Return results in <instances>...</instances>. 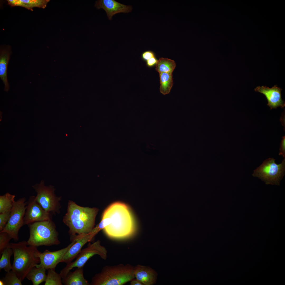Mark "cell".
<instances>
[{
  "instance_id": "cell-1",
  "label": "cell",
  "mask_w": 285,
  "mask_h": 285,
  "mask_svg": "<svg viewBox=\"0 0 285 285\" xmlns=\"http://www.w3.org/2000/svg\"><path fill=\"white\" fill-rule=\"evenodd\" d=\"M111 219V222L103 229L110 238L116 239L130 237L135 232V223L131 210L126 204L120 202L110 206L103 213L102 218Z\"/></svg>"
},
{
  "instance_id": "cell-2",
  "label": "cell",
  "mask_w": 285,
  "mask_h": 285,
  "mask_svg": "<svg viewBox=\"0 0 285 285\" xmlns=\"http://www.w3.org/2000/svg\"><path fill=\"white\" fill-rule=\"evenodd\" d=\"M98 211L96 208L83 207L69 202L64 222L69 228V233L73 237L72 241L76 236L87 234L92 230Z\"/></svg>"
},
{
  "instance_id": "cell-3",
  "label": "cell",
  "mask_w": 285,
  "mask_h": 285,
  "mask_svg": "<svg viewBox=\"0 0 285 285\" xmlns=\"http://www.w3.org/2000/svg\"><path fill=\"white\" fill-rule=\"evenodd\" d=\"M14 255L12 270L22 282L30 270L40 263V258L36 253L39 250L37 247L29 245L23 240L17 243H10Z\"/></svg>"
},
{
  "instance_id": "cell-4",
  "label": "cell",
  "mask_w": 285,
  "mask_h": 285,
  "mask_svg": "<svg viewBox=\"0 0 285 285\" xmlns=\"http://www.w3.org/2000/svg\"><path fill=\"white\" fill-rule=\"evenodd\" d=\"M134 267L121 264L104 267L92 278L91 285H122L135 278Z\"/></svg>"
},
{
  "instance_id": "cell-5",
  "label": "cell",
  "mask_w": 285,
  "mask_h": 285,
  "mask_svg": "<svg viewBox=\"0 0 285 285\" xmlns=\"http://www.w3.org/2000/svg\"><path fill=\"white\" fill-rule=\"evenodd\" d=\"M30 236L28 245L36 247L58 245L60 242L54 223L51 220L35 222L28 225Z\"/></svg>"
},
{
  "instance_id": "cell-6",
  "label": "cell",
  "mask_w": 285,
  "mask_h": 285,
  "mask_svg": "<svg viewBox=\"0 0 285 285\" xmlns=\"http://www.w3.org/2000/svg\"><path fill=\"white\" fill-rule=\"evenodd\" d=\"M275 159L269 158L254 171L252 175L264 182L267 184L279 185L281 180L285 174V158L277 164Z\"/></svg>"
},
{
  "instance_id": "cell-7",
  "label": "cell",
  "mask_w": 285,
  "mask_h": 285,
  "mask_svg": "<svg viewBox=\"0 0 285 285\" xmlns=\"http://www.w3.org/2000/svg\"><path fill=\"white\" fill-rule=\"evenodd\" d=\"M107 251L105 247L101 244L98 240L92 244L89 243L86 248L81 250L76 257L74 261L67 264L66 265L60 272L62 279L64 278L70 270L74 267H83L88 260L93 255H98L105 260L107 257Z\"/></svg>"
},
{
  "instance_id": "cell-8",
  "label": "cell",
  "mask_w": 285,
  "mask_h": 285,
  "mask_svg": "<svg viewBox=\"0 0 285 285\" xmlns=\"http://www.w3.org/2000/svg\"><path fill=\"white\" fill-rule=\"evenodd\" d=\"M25 201V198L23 197L15 201L8 222L3 230L0 231L7 232L15 241L18 240L19 231L24 225V218L26 203Z\"/></svg>"
},
{
  "instance_id": "cell-9",
  "label": "cell",
  "mask_w": 285,
  "mask_h": 285,
  "mask_svg": "<svg viewBox=\"0 0 285 285\" xmlns=\"http://www.w3.org/2000/svg\"><path fill=\"white\" fill-rule=\"evenodd\" d=\"M32 187L37 193V201L46 211L49 213H59L60 198L55 194L53 187L45 186L44 181L42 180L39 184L37 183Z\"/></svg>"
},
{
  "instance_id": "cell-10",
  "label": "cell",
  "mask_w": 285,
  "mask_h": 285,
  "mask_svg": "<svg viewBox=\"0 0 285 285\" xmlns=\"http://www.w3.org/2000/svg\"><path fill=\"white\" fill-rule=\"evenodd\" d=\"M27 203L24 218V225L51 220L50 213L43 209L37 201L36 196L30 197Z\"/></svg>"
},
{
  "instance_id": "cell-11",
  "label": "cell",
  "mask_w": 285,
  "mask_h": 285,
  "mask_svg": "<svg viewBox=\"0 0 285 285\" xmlns=\"http://www.w3.org/2000/svg\"><path fill=\"white\" fill-rule=\"evenodd\" d=\"M74 239L66 247L54 251L46 249L42 253L39 251L36 253V256L40 259L39 264H36V267H42L46 270L55 269L57 265L61 263L62 259L66 252L76 241Z\"/></svg>"
},
{
  "instance_id": "cell-12",
  "label": "cell",
  "mask_w": 285,
  "mask_h": 285,
  "mask_svg": "<svg viewBox=\"0 0 285 285\" xmlns=\"http://www.w3.org/2000/svg\"><path fill=\"white\" fill-rule=\"evenodd\" d=\"M282 89L275 85L271 88L266 86H257L254 89L255 91L263 94L268 101L267 105L270 109L278 107L283 108L285 106V102L282 99L281 91Z\"/></svg>"
},
{
  "instance_id": "cell-13",
  "label": "cell",
  "mask_w": 285,
  "mask_h": 285,
  "mask_svg": "<svg viewBox=\"0 0 285 285\" xmlns=\"http://www.w3.org/2000/svg\"><path fill=\"white\" fill-rule=\"evenodd\" d=\"M97 234L93 229L87 234L76 236L74 239L76 240V242L66 252L63 258L61 263H65L67 264L72 262L81 251L83 246L88 242H90Z\"/></svg>"
},
{
  "instance_id": "cell-14",
  "label": "cell",
  "mask_w": 285,
  "mask_h": 285,
  "mask_svg": "<svg viewBox=\"0 0 285 285\" xmlns=\"http://www.w3.org/2000/svg\"><path fill=\"white\" fill-rule=\"evenodd\" d=\"M95 7L97 8H102L106 11L108 18L111 20L112 16L119 13L130 12L132 7L120 3L114 0H99L96 1Z\"/></svg>"
},
{
  "instance_id": "cell-15",
  "label": "cell",
  "mask_w": 285,
  "mask_h": 285,
  "mask_svg": "<svg viewBox=\"0 0 285 285\" xmlns=\"http://www.w3.org/2000/svg\"><path fill=\"white\" fill-rule=\"evenodd\" d=\"M135 278L144 285H152L156 283L157 274L148 266L138 265L134 268Z\"/></svg>"
},
{
  "instance_id": "cell-16",
  "label": "cell",
  "mask_w": 285,
  "mask_h": 285,
  "mask_svg": "<svg viewBox=\"0 0 285 285\" xmlns=\"http://www.w3.org/2000/svg\"><path fill=\"white\" fill-rule=\"evenodd\" d=\"M11 53V51L9 47L0 48V77L4 84V90L6 91H8L10 88L7 72Z\"/></svg>"
},
{
  "instance_id": "cell-17",
  "label": "cell",
  "mask_w": 285,
  "mask_h": 285,
  "mask_svg": "<svg viewBox=\"0 0 285 285\" xmlns=\"http://www.w3.org/2000/svg\"><path fill=\"white\" fill-rule=\"evenodd\" d=\"M83 267L77 268L73 272L68 273L63 278V283L65 285H89L90 283L84 278Z\"/></svg>"
},
{
  "instance_id": "cell-18",
  "label": "cell",
  "mask_w": 285,
  "mask_h": 285,
  "mask_svg": "<svg viewBox=\"0 0 285 285\" xmlns=\"http://www.w3.org/2000/svg\"><path fill=\"white\" fill-rule=\"evenodd\" d=\"M49 0H8L9 5L12 6H20L28 10L34 8H45Z\"/></svg>"
},
{
  "instance_id": "cell-19",
  "label": "cell",
  "mask_w": 285,
  "mask_h": 285,
  "mask_svg": "<svg viewBox=\"0 0 285 285\" xmlns=\"http://www.w3.org/2000/svg\"><path fill=\"white\" fill-rule=\"evenodd\" d=\"M46 269L42 267H33L28 272L26 277L31 281L33 285H38L45 282L47 275Z\"/></svg>"
},
{
  "instance_id": "cell-20",
  "label": "cell",
  "mask_w": 285,
  "mask_h": 285,
  "mask_svg": "<svg viewBox=\"0 0 285 285\" xmlns=\"http://www.w3.org/2000/svg\"><path fill=\"white\" fill-rule=\"evenodd\" d=\"M175 66L176 64L174 60L161 58L158 60L155 69L159 73H166L172 74Z\"/></svg>"
},
{
  "instance_id": "cell-21",
  "label": "cell",
  "mask_w": 285,
  "mask_h": 285,
  "mask_svg": "<svg viewBox=\"0 0 285 285\" xmlns=\"http://www.w3.org/2000/svg\"><path fill=\"white\" fill-rule=\"evenodd\" d=\"M159 74L160 91L164 95L168 94L173 84L172 74L162 73Z\"/></svg>"
},
{
  "instance_id": "cell-22",
  "label": "cell",
  "mask_w": 285,
  "mask_h": 285,
  "mask_svg": "<svg viewBox=\"0 0 285 285\" xmlns=\"http://www.w3.org/2000/svg\"><path fill=\"white\" fill-rule=\"evenodd\" d=\"M13 254V250L9 245L3 251L0 260V270L3 269L6 272H8L12 269L10 258Z\"/></svg>"
},
{
  "instance_id": "cell-23",
  "label": "cell",
  "mask_w": 285,
  "mask_h": 285,
  "mask_svg": "<svg viewBox=\"0 0 285 285\" xmlns=\"http://www.w3.org/2000/svg\"><path fill=\"white\" fill-rule=\"evenodd\" d=\"M15 196L7 192L0 196V213L11 211L14 204Z\"/></svg>"
},
{
  "instance_id": "cell-24",
  "label": "cell",
  "mask_w": 285,
  "mask_h": 285,
  "mask_svg": "<svg viewBox=\"0 0 285 285\" xmlns=\"http://www.w3.org/2000/svg\"><path fill=\"white\" fill-rule=\"evenodd\" d=\"M45 285H62V277L60 274L56 273L55 269H48Z\"/></svg>"
},
{
  "instance_id": "cell-25",
  "label": "cell",
  "mask_w": 285,
  "mask_h": 285,
  "mask_svg": "<svg viewBox=\"0 0 285 285\" xmlns=\"http://www.w3.org/2000/svg\"><path fill=\"white\" fill-rule=\"evenodd\" d=\"M22 281L16 273L12 270L6 274L5 277L0 280V284L2 285H22Z\"/></svg>"
},
{
  "instance_id": "cell-26",
  "label": "cell",
  "mask_w": 285,
  "mask_h": 285,
  "mask_svg": "<svg viewBox=\"0 0 285 285\" xmlns=\"http://www.w3.org/2000/svg\"><path fill=\"white\" fill-rule=\"evenodd\" d=\"M12 239L7 232H0V255L3 251L9 246V242Z\"/></svg>"
},
{
  "instance_id": "cell-27",
  "label": "cell",
  "mask_w": 285,
  "mask_h": 285,
  "mask_svg": "<svg viewBox=\"0 0 285 285\" xmlns=\"http://www.w3.org/2000/svg\"><path fill=\"white\" fill-rule=\"evenodd\" d=\"M11 211L0 213V231H2L6 225L9 218Z\"/></svg>"
},
{
  "instance_id": "cell-28",
  "label": "cell",
  "mask_w": 285,
  "mask_h": 285,
  "mask_svg": "<svg viewBox=\"0 0 285 285\" xmlns=\"http://www.w3.org/2000/svg\"><path fill=\"white\" fill-rule=\"evenodd\" d=\"M155 56L154 53L150 50L145 51L142 54L141 57L144 61H147L151 58Z\"/></svg>"
},
{
  "instance_id": "cell-29",
  "label": "cell",
  "mask_w": 285,
  "mask_h": 285,
  "mask_svg": "<svg viewBox=\"0 0 285 285\" xmlns=\"http://www.w3.org/2000/svg\"><path fill=\"white\" fill-rule=\"evenodd\" d=\"M279 155H282L283 157H285V137L284 136L280 144L279 152L278 154Z\"/></svg>"
},
{
  "instance_id": "cell-30",
  "label": "cell",
  "mask_w": 285,
  "mask_h": 285,
  "mask_svg": "<svg viewBox=\"0 0 285 285\" xmlns=\"http://www.w3.org/2000/svg\"><path fill=\"white\" fill-rule=\"evenodd\" d=\"M158 60L155 56L153 57L146 61V65L149 67L153 66L156 64Z\"/></svg>"
},
{
  "instance_id": "cell-31",
  "label": "cell",
  "mask_w": 285,
  "mask_h": 285,
  "mask_svg": "<svg viewBox=\"0 0 285 285\" xmlns=\"http://www.w3.org/2000/svg\"><path fill=\"white\" fill-rule=\"evenodd\" d=\"M131 285H143V284L137 279L134 278L131 280L130 281Z\"/></svg>"
}]
</instances>
